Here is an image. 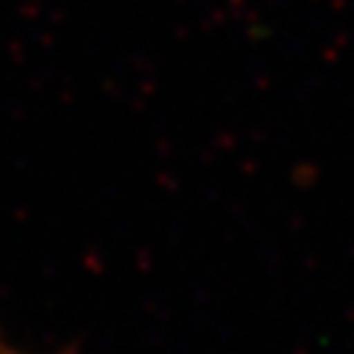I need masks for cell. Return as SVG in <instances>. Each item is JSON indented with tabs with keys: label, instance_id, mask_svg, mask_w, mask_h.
<instances>
[{
	"label": "cell",
	"instance_id": "1",
	"mask_svg": "<svg viewBox=\"0 0 354 354\" xmlns=\"http://www.w3.org/2000/svg\"><path fill=\"white\" fill-rule=\"evenodd\" d=\"M0 354H26V351H20V348H15L12 343H6L3 337H0Z\"/></svg>",
	"mask_w": 354,
	"mask_h": 354
}]
</instances>
